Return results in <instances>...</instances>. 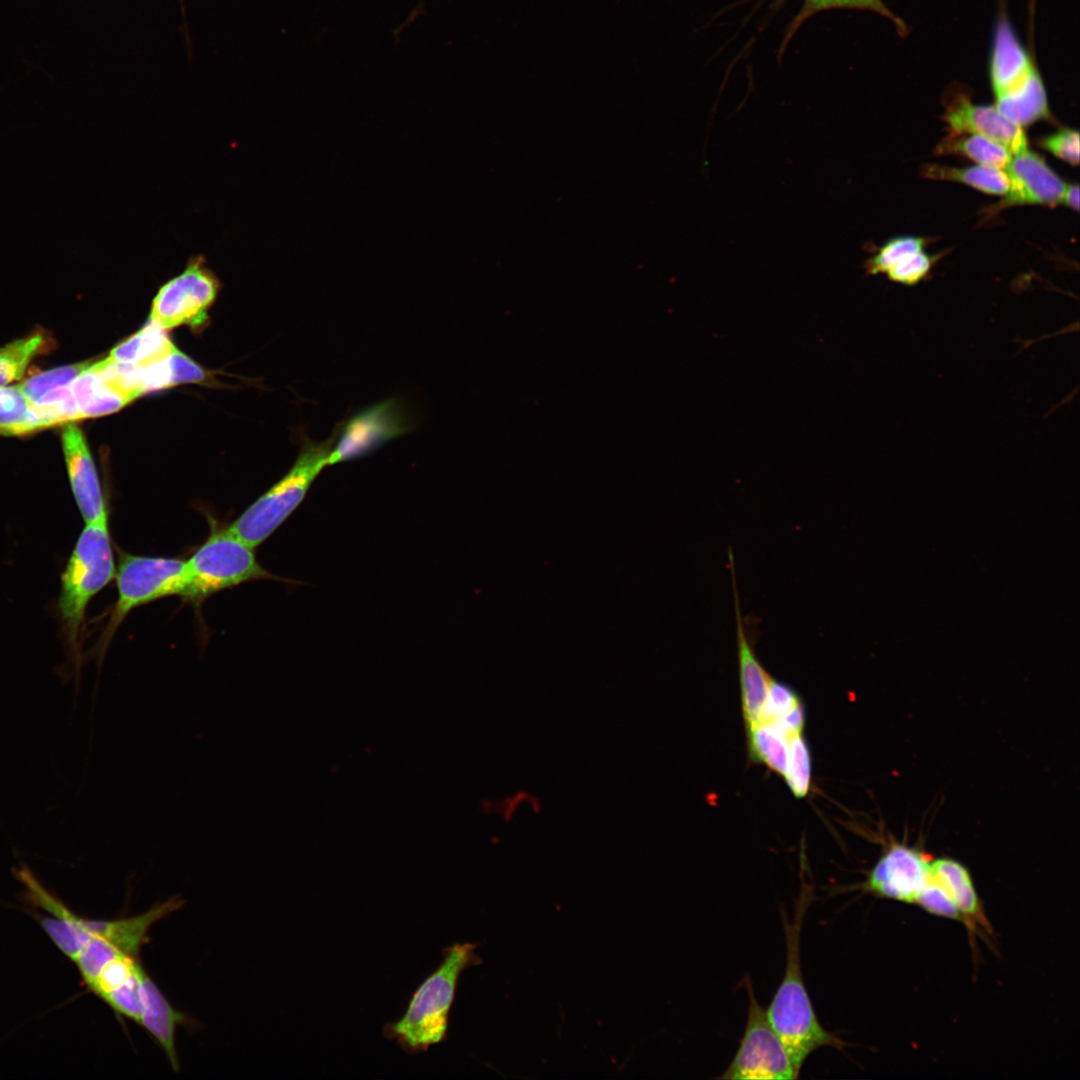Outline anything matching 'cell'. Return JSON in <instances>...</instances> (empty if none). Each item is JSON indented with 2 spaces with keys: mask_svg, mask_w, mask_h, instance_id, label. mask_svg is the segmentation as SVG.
Wrapping results in <instances>:
<instances>
[{
  "mask_svg": "<svg viewBox=\"0 0 1080 1080\" xmlns=\"http://www.w3.org/2000/svg\"><path fill=\"white\" fill-rule=\"evenodd\" d=\"M814 899L813 888L802 884L792 918L785 909L781 917L786 943L783 978L768 1008L767 1017L801 1071L806 1059L822 1047L843 1050L846 1043L820 1023L805 987L801 967V932L806 912Z\"/></svg>",
  "mask_w": 1080,
  "mask_h": 1080,
  "instance_id": "obj_1",
  "label": "cell"
},
{
  "mask_svg": "<svg viewBox=\"0 0 1080 1080\" xmlns=\"http://www.w3.org/2000/svg\"><path fill=\"white\" fill-rule=\"evenodd\" d=\"M477 946L454 943L442 950V962L414 991L402 1017L384 1025L388 1040L418 1054L446 1039L459 978L465 969L481 963L474 952Z\"/></svg>",
  "mask_w": 1080,
  "mask_h": 1080,
  "instance_id": "obj_2",
  "label": "cell"
},
{
  "mask_svg": "<svg viewBox=\"0 0 1080 1080\" xmlns=\"http://www.w3.org/2000/svg\"><path fill=\"white\" fill-rule=\"evenodd\" d=\"M115 574L107 514L85 523L61 575L58 612L77 667L86 608Z\"/></svg>",
  "mask_w": 1080,
  "mask_h": 1080,
  "instance_id": "obj_3",
  "label": "cell"
},
{
  "mask_svg": "<svg viewBox=\"0 0 1080 1080\" xmlns=\"http://www.w3.org/2000/svg\"><path fill=\"white\" fill-rule=\"evenodd\" d=\"M323 442L305 440L288 473L254 501L227 529L252 548L270 537L298 508L328 458L337 435Z\"/></svg>",
  "mask_w": 1080,
  "mask_h": 1080,
  "instance_id": "obj_4",
  "label": "cell"
},
{
  "mask_svg": "<svg viewBox=\"0 0 1080 1080\" xmlns=\"http://www.w3.org/2000/svg\"><path fill=\"white\" fill-rule=\"evenodd\" d=\"M253 550L227 528L214 529L186 560L187 586L182 598L201 602L223 589L275 578L258 563Z\"/></svg>",
  "mask_w": 1080,
  "mask_h": 1080,
  "instance_id": "obj_5",
  "label": "cell"
},
{
  "mask_svg": "<svg viewBox=\"0 0 1080 1080\" xmlns=\"http://www.w3.org/2000/svg\"><path fill=\"white\" fill-rule=\"evenodd\" d=\"M115 576L118 596L99 641V658L133 609L167 596L182 597L187 586L186 561L178 558L122 553Z\"/></svg>",
  "mask_w": 1080,
  "mask_h": 1080,
  "instance_id": "obj_6",
  "label": "cell"
},
{
  "mask_svg": "<svg viewBox=\"0 0 1080 1080\" xmlns=\"http://www.w3.org/2000/svg\"><path fill=\"white\" fill-rule=\"evenodd\" d=\"M748 995L747 1021L739 1047L720 1079L790 1080L797 1079L786 1047L772 1027L766 1009L758 1002L748 977L744 982Z\"/></svg>",
  "mask_w": 1080,
  "mask_h": 1080,
  "instance_id": "obj_7",
  "label": "cell"
},
{
  "mask_svg": "<svg viewBox=\"0 0 1080 1080\" xmlns=\"http://www.w3.org/2000/svg\"><path fill=\"white\" fill-rule=\"evenodd\" d=\"M221 284L202 255L191 257L184 270L166 281L152 300L148 321L169 330L181 325L202 328Z\"/></svg>",
  "mask_w": 1080,
  "mask_h": 1080,
  "instance_id": "obj_8",
  "label": "cell"
},
{
  "mask_svg": "<svg viewBox=\"0 0 1080 1080\" xmlns=\"http://www.w3.org/2000/svg\"><path fill=\"white\" fill-rule=\"evenodd\" d=\"M411 426L405 407L397 399L368 406L338 424L328 465L366 457L389 441L406 434Z\"/></svg>",
  "mask_w": 1080,
  "mask_h": 1080,
  "instance_id": "obj_9",
  "label": "cell"
},
{
  "mask_svg": "<svg viewBox=\"0 0 1080 1080\" xmlns=\"http://www.w3.org/2000/svg\"><path fill=\"white\" fill-rule=\"evenodd\" d=\"M931 861L918 848L892 843L859 889L876 897L914 904L929 875Z\"/></svg>",
  "mask_w": 1080,
  "mask_h": 1080,
  "instance_id": "obj_10",
  "label": "cell"
},
{
  "mask_svg": "<svg viewBox=\"0 0 1080 1080\" xmlns=\"http://www.w3.org/2000/svg\"><path fill=\"white\" fill-rule=\"evenodd\" d=\"M62 445L70 486L85 523L108 514L86 438L75 422L64 425Z\"/></svg>",
  "mask_w": 1080,
  "mask_h": 1080,
  "instance_id": "obj_11",
  "label": "cell"
},
{
  "mask_svg": "<svg viewBox=\"0 0 1080 1080\" xmlns=\"http://www.w3.org/2000/svg\"><path fill=\"white\" fill-rule=\"evenodd\" d=\"M1010 186L1003 206L1061 203L1066 183L1047 165L1038 154L1026 149L1013 155L1004 170Z\"/></svg>",
  "mask_w": 1080,
  "mask_h": 1080,
  "instance_id": "obj_12",
  "label": "cell"
},
{
  "mask_svg": "<svg viewBox=\"0 0 1080 1080\" xmlns=\"http://www.w3.org/2000/svg\"><path fill=\"white\" fill-rule=\"evenodd\" d=\"M950 134H978L1005 146L1013 155L1028 149L1022 127L1011 122L992 105H978L957 97L944 115Z\"/></svg>",
  "mask_w": 1080,
  "mask_h": 1080,
  "instance_id": "obj_13",
  "label": "cell"
},
{
  "mask_svg": "<svg viewBox=\"0 0 1080 1080\" xmlns=\"http://www.w3.org/2000/svg\"><path fill=\"white\" fill-rule=\"evenodd\" d=\"M1039 75L1007 20L997 26L990 61V80L995 98L1017 91Z\"/></svg>",
  "mask_w": 1080,
  "mask_h": 1080,
  "instance_id": "obj_14",
  "label": "cell"
},
{
  "mask_svg": "<svg viewBox=\"0 0 1080 1080\" xmlns=\"http://www.w3.org/2000/svg\"><path fill=\"white\" fill-rule=\"evenodd\" d=\"M183 904V899L175 896L137 916L112 921L81 920L91 935L101 937L123 954L137 958L142 946L148 941L150 927L180 909Z\"/></svg>",
  "mask_w": 1080,
  "mask_h": 1080,
  "instance_id": "obj_15",
  "label": "cell"
},
{
  "mask_svg": "<svg viewBox=\"0 0 1080 1080\" xmlns=\"http://www.w3.org/2000/svg\"><path fill=\"white\" fill-rule=\"evenodd\" d=\"M731 562L732 579L734 569ZM734 587L737 624V651L743 715L747 725L760 723L766 708L771 678L760 664L749 641L740 613L738 594Z\"/></svg>",
  "mask_w": 1080,
  "mask_h": 1080,
  "instance_id": "obj_16",
  "label": "cell"
},
{
  "mask_svg": "<svg viewBox=\"0 0 1080 1080\" xmlns=\"http://www.w3.org/2000/svg\"><path fill=\"white\" fill-rule=\"evenodd\" d=\"M931 871L948 894L968 931L992 934V927L966 867L954 859L939 858L931 861Z\"/></svg>",
  "mask_w": 1080,
  "mask_h": 1080,
  "instance_id": "obj_17",
  "label": "cell"
},
{
  "mask_svg": "<svg viewBox=\"0 0 1080 1080\" xmlns=\"http://www.w3.org/2000/svg\"><path fill=\"white\" fill-rule=\"evenodd\" d=\"M141 1017L139 1025L158 1042L167 1055L174 1071H178L179 1062L176 1052L175 1034L179 1024L185 1023V1015L175 1010L165 998L155 982L143 968L139 974Z\"/></svg>",
  "mask_w": 1080,
  "mask_h": 1080,
  "instance_id": "obj_18",
  "label": "cell"
},
{
  "mask_svg": "<svg viewBox=\"0 0 1080 1080\" xmlns=\"http://www.w3.org/2000/svg\"><path fill=\"white\" fill-rule=\"evenodd\" d=\"M94 363L69 384L80 419L108 415L129 404L103 379Z\"/></svg>",
  "mask_w": 1080,
  "mask_h": 1080,
  "instance_id": "obj_19",
  "label": "cell"
},
{
  "mask_svg": "<svg viewBox=\"0 0 1080 1080\" xmlns=\"http://www.w3.org/2000/svg\"><path fill=\"white\" fill-rule=\"evenodd\" d=\"M174 348L166 330L148 321L138 332L116 345L107 357L113 361L145 366L163 359Z\"/></svg>",
  "mask_w": 1080,
  "mask_h": 1080,
  "instance_id": "obj_20",
  "label": "cell"
},
{
  "mask_svg": "<svg viewBox=\"0 0 1080 1080\" xmlns=\"http://www.w3.org/2000/svg\"><path fill=\"white\" fill-rule=\"evenodd\" d=\"M994 106L1020 127L1047 118L1048 100L1041 76L1038 75L1017 91L995 98Z\"/></svg>",
  "mask_w": 1080,
  "mask_h": 1080,
  "instance_id": "obj_21",
  "label": "cell"
},
{
  "mask_svg": "<svg viewBox=\"0 0 1080 1080\" xmlns=\"http://www.w3.org/2000/svg\"><path fill=\"white\" fill-rule=\"evenodd\" d=\"M920 172L929 179L960 182L991 195L1005 196L1010 186L1009 177L1004 170L979 164L965 168L926 164L921 167Z\"/></svg>",
  "mask_w": 1080,
  "mask_h": 1080,
  "instance_id": "obj_22",
  "label": "cell"
},
{
  "mask_svg": "<svg viewBox=\"0 0 1080 1080\" xmlns=\"http://www.w3.org/2000/svg\"><path fill=\"white\" fill-rule=\"evenodd\" d=\"M938 154H959L979 165L1005 170L1013 154L1002 144L978 134H950L937 147Z\"/></svg>",
  "mask_w": 1080,
  "mask_h": 1080,
  "instance_id": "obj_23",
  "label": "cell"
},
{
  "mask_svg": "<svg viewBox=\"0 0 1080 1080\" xmlns=\"http://www.w3.org/2000/svg\"><path fill=\"white\" fill-rule=\"evenodd\" d=\"M747 727L752 758L785 778L789 760L788 738L772 722H761Z\"/></svg>",
  "mask_w": 1080,
  "mask_h": 1080,
  "instance_id": "obj_24",
  "label": "cell"
},
{
  "mask_svg": "<svg viewBox=\"0 0 1080 1080\" xmlns=\"http://www.w3.org/2000/svg\"><path fill=\"white\" fill-rule=\"evenodd\" d=\"M48 341L41 331L19 338L0 349V388L18 380L29 363L45 349Z\"/></svg>",
  "mask_w": 1080,
  "mask_h": 1080,
  "instance_id": "obj_25",
  "label": "cell"
},
{
  "mask_svg": "<svg viewBox=\"0 0 1080 1080\" xmlns=\"http://www.w3.org/2000/svg\"><path fill=\"white\" fill-rule=\"evenodd\" d=\"M42 430L39 420L17 386H11L0 403V434L24 435Z\"/></svg>",
  "mask_w": 1080,
  "mask_h": 1080,
  "instance_id": "obj_26",
  "label": "cell"
},
{
  "mask_svg": "<svg viewBox=\"0 0 1080 1080\" xmlns=\"http://www.w3.org/2000/svg\"><path fill=\"white\" fill-rule=\"evenodd\" d=\"M94 361H84L34 375L16 385L29 403H36L42 396L59 387L70 384Z\"/></svg>",
  "mask_w": 1080,
  "mask_h": 1080,
  "instance_id": "obj_27",
  "label": "cell"
},
{
  "mask_svg": "<svg viewBox=\"0 0 1080 1080\" xmlns=\"http://www.w3.org/2000/svg\"><path fill=\"white\" fill-rule=\"evenodd\" d=\"M122 954L105 939L92 935L73 961L76 962L83 979L90 987L103 969Z\"/></svg>",
  "mask_w": 1080,
  "mask_h": 1080,
  "instance_id": "obj_28",
  "label": "cell"
},
{
  "mask_svg": "<svg viewBox=\"0 0 1080 1080\" xmlns=\"http://www.w3.org/2000/svg\"><path fill=\"white\" fill-rule=\"evenodd\" d=\"M926 240L916 236H899L887 241L865 263L868 275L885 274L906 256L922 251Z\"/></svg>",
  "mask_w": 1080,
  "mask_h": 1080,
  "instance_id": "obj_29",
  "label": "cell"
},
{
  "mask_svg": "<svg viewBox=\"0 0 1080 1080\" xmlns=\"http://www.w3.org/2000/svg\"><path fill=\"white\" fill-rule=\"evenodd\" d=\"M788 747L789 760L785 779L792 793L797 798H803L808 794L810 789V752L801 733L788 738Z\"/></svg>",
  "mask_w": 1080,
  "mask_h": 1080,
  "instance_id": "obj_30",
  "label": "cell"
},
{
  "mask_svg": "<svg viewBox=\"0 0 1080 1080\" xmlns=\"http://www.w3.org/2000/svg\"><path fill=\"white\" fill-rule=\"evenodd\" d=\"M142 966L121 985L108 991L101 998L120 1016L139 1024L141 1017V997L139 974Z\"/></svg>",
  "mask_w": 1080,
  "mask_h": 1080,
  "instance_id": "obj_31",
  "label": "cell"
},
{
  "mask_svg": "<svg viewBox=\"0 0 1080 1080\" xmlns=\"http://www.w3.org/2000/svg\"><path fill=\"white\" fill-rule=\"evenodd\" d=\"M914 904L936 916L961 922V917L948 894L931 871L920 888Z\"/></svg>",
  "mask_w": 1080,
  "mask_h": 1080,
  "instance_id": "obj_32",
  "label": "cell"
},
{
  "mask_svg": "<svg viewBox=\"0 0 1080 1080\" xmlns=\"http://www.w3.org/2000/svg\"><path fill=\"white\" fill-rule=\"evenodd\" d=\"M936 258L923 250L910 254L893 265L885 274L888 279L903 285H916L927 277Z\"/></svg>",
  "mask_w": 1080,
  "mask_h": 1080,
  "instance_id": "obj_33",
  "label": "cell"
},
{
  "mask_svg": "<svg viewBox=\"0 0 1080 1080\" xmlns=\"http://www.w3.org/2000/svg\"><path fill=\"white\" fill-rule=\"evenodd\" d=\"M139 964L137 958L122 954L103 969L97 980L89 988L102 997L108 991L124 983L136 971Z\"/></svg>",
  "mask_w": 1080,
  "mask_h": 1080,
  "instance_id": "obj_34",
  "label": "cell"
},
{
  "mask_svg": "<svg viewBox=\"0 0 1080 1080\" xmlns=\"http://www.w3.org/2000/svg\"><path fill=\"white\" fill-rule=\"evenodd\" d=\"M830 8L868 9L897 21L881 0H805L800 13L797 15L792 25L796 28L804 19L812 14Z\"/></svg>",
  "mask_w": 1080,
  "mask_h": 1080,
  "instance_id": "obj_35",
  "label": "cell"
},
{
  "mask_svg": "<svg viewBox=\"0 0 1080 1080\" xmlns=\"http://www.w3.org/2000/svg\"><path fill=\"white\" fill-rule=\"evenodd\" d=\"M1039 145L1057 158L1071 164L1079 162V133L1070 128L1060 129L1039 141Z\"/></svg>",
  "mask_w": 1080,
  "mask_h": 1080,
  "instance_id": "obj_36",
  "label": "cell"
},
{
  "mask_svg": "<svg viewBox=\"0 0 1080 1080\" xmlns=\"http://www.w3.org/2000/svg\"><path fill=\"white\" fill-rule=\"evenodd\" d=\"M800 702V698L791 687L771 679L767 704L761 722H772L782 717Z\"/></svg>",
  "mask_w": 1080,
  "mask_h": 1080,
  "instance_id": "obj_37",
  "label": "cell"
},
{
  "mask_svg": "<svg viewBox=\"0 0 1080 1080\" xmlns=\"http://www.w3.org/2000/svg\"><path fill=\"white\" fill-rule=\"evenodd\" d=\"M167 361L171 386L199 383L207 378L206 371L176 347L168 355Z\"/></svg>",
  "mask_w": 1080,
  "mask_h": 1080,
  "instance_id": "obj_38",
  "label": "cell"
},
{
  "mask_svg": "<svg viewBox=\"0 0 1080 1080\" xmlns=\"http://www.w3.org/2000/svg\"><path fill=\"white\" fill-rule=\"evenodd\" d=\"M787 738L802 732L805 723V713L802 703H798L793 709L782 717L772 721Z\"/></svg>",
  "mask_w": 1080,
  "mask_h": 1080,
  "instance_id": "obj_39",
  "label": "cell"
},
{
  "mask_svg": "<svg viewBox=\"0 0 1080 1080\" xmlns=\"http://www.w3.org/2000/svg\"><path fill=\"white\" fill-rule=\"evenodd\" d=\"M1061 203L1067 207L1078 211L1079 209V186L1077 184H1066Z\"/></svg>",
  "mask_w": 1080,
  "mask_h": 1080,
  "instance_id": "obj_40",
  "label": "cell"
},
{
  "mask_svg": "<svg viewBox=\"0 0 1080 1080\" xmlns=\"http://www.w3.org/2000/svg\"><path fill=\"white\" fill-rule=\"evenodd\" d=\"M8 389H9V387L0 388V403L5 399V397H6L7 393H8Z\"/></svg>",
  "mask_w": 1080,
  "mask_h": 1080,
  "instance_id": "obj_41",
  "label": "cell"
}]
</instances>
